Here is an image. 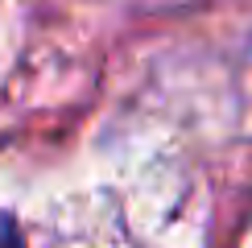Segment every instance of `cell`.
Segmentation results:
<instances>
[{
    "label": "cell",
    "instance_id": "obj_1",
    "mask_svg": "<svg viewBox=\"0 0 252 248\" xmlns=\"http://www.w3.org/2000/svg\"><path fill=\"white\" fill-rule=\"evenodd\" d=\"M0 248H25V240H21L17 223L8 219V215H0Z\"/></svg>",
    "mask_w": 252,
    "mask_h": 248
}]
</instances>
